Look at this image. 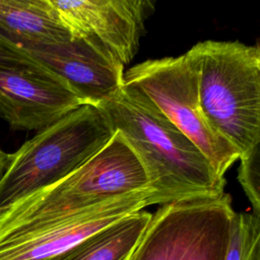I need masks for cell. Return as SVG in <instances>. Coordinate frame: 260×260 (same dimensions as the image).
I'll use <instances>...</instances> for the list:
<instances>
[{"label":"cell","mask_w":260,"mask_h":260,"mask_svg":"<svg viewBox=\"0 0 260 260\" xmlns=\"http://www.w3.org/2000/svg\"><path fill=\"white\" fill-rule=\"evenodd\" d=\"M153 205L146 188L76 213L34 224L0 226V260H50L122 217Z\"/></svg>","instance_id":"7"},{"label":"cell","mask_w":260,"mask_h":260,"mask_svg":"<svg viewBox=\"0 0 260 260\" xmlns=\"http://www.w3.org/2000/svg\"><path fill=\"white\" fill-rule=\"evenodd\" d=\"M98 107L139 160L153 205L224 193V177L140 89L124 84Z\"/></svg>","instance_id":"1"},{"label":"cell","mask_w":260,"mask_h":260,"mask_svg":"<svg viewBox=\"0 0 260 260\" xmlns=\"http://www.w3.org/2000/svg\"><path fill=\"white\" fill-rule=\"evenodd\" d=\"M106 113L82 105L10 153L0 177V211L74 173L113 138Z\"/></svg>","instance_id":"3"},{"label":"cell","mask_w":260,"mask_h":260,"mask_svg":"<svg viewBox=\"0 0 260 260\" xmlns=\"http://www.w3.org/2000/svg\"><path fill=\"white\" fill-rule=\"evenodd\" d=\"M146 188L139 160L120 133L115 132L110 142L74 173L0 211V226L61 218Z\"/></svg>","instance_id":"4"},{"label":"cell","mask_w":260,"mask_h":260,"mask_svg":"<svg viewBox=\"0 0 260 260\" xmlns=\"http://www.w3.org/2000/svg\"><path fill=\"white\" fill-rule=\"evenodd\" d=\"M86 103L57 74L29 57L0 63V117L12 130H41Z\"/></svg>","instance_id":"8"},{"label":"cell","mask_w":260,"mask_h":260,"mask_svg":"<svg viewBox=\"0 0 260 260\" xmlns=\"http://www.w3.org/2000/svg\"><path fill=\"white\" fill-rule=\"evenodd\" d=\"M73 36L91 39L123 66L138 52L149 0H50Z\"/></svg>","instance_id":"9"},{"label":"cell","mask_w":260,"mask_h":260,"mask_svg":"<svg viewBox=\"0 0 260 260\" xmlns=\"http://www.w3.org/2000/svg\"><path fill=\"white\" fill-rule=\"evenodd\" d=\"M224 260H260V216L235 211Z\"/></svg>","instance_id":"13"},{"label":"cell","mask_w":260,"mask_h":260,"mask_svg":"<svg viewBox=\"0 0 260 260\" xmlns=\"http://www.w3.org/2000/svg\"><path fill=\"white\" fill-rule=\"evenodd\" d=\"M198 77L202 111L240 153L260 144V47L239 41H203L186 52Z\"/></svg>","instance_id":"2"},{"label":"cell","mask_w":260,"mask_h":260,"mask_svg":"<svg viewBox=\"0 0 260 260\" xmlns=\"http://www.w3.org/2000/svg\"><path fill=\"white\" fill-rule=\"evenodd\" d=\"M150 217L144 209L130 213L50 260H128Z\"/></svg>","instance_id":"12"},{"label":"cell","mask_w":260,"mask_h":260,"mask_svg":"<svg viewBox=\"0 0 260 260\" xmlns=\"http://www.w3.org/2000/svg\"><path fill=\"white\" fill-rule=\"evenodd\" d=\"M234 213L226 193L159 205L128 260H224Z\"/></svg>","instance_id":"6"},{"label":"cell","mask_w":260,"mask_h":260,"mask_svg":"<svg viewBox=\"0 0 260 260\" xmlns=\"http://www.w3.org/2000/svg\"><path fill=\"white\" fill-rule=\"evenodd\" d=\"M9 158H10V153H7L0 148V177L3 175L4 171L6 170L9 164Z\"/></svg>","instance_id":"16"},{"label":"cell","mask_w":260,"mask_h":260,"mask_svg":"<svg viewBox=\"0 0 260 260\" xmlns=\"http://www.w3.org/2000/svg\"><path fill=\"white\" fill-rule=\"evenodd\" d=\"M30 56L21 48L7 42L0 37V63L22 62Z\"/></svg>","instance_id":"15"},{"label":"cell","mask_w":260,"mask_h":260,"mask_svg":"<svg viewBox=\"0 0 260 260\" xmlns=\"http://www.w3.org/2000/svg\"><path fill=\"white\" fill-rule=\"evenodd\" d=\"M259 148L240 159L238 180L252 204V213L260 216V162Z\"/></svg>","instance_id":"14"},{"label":"cell","mask_w":260,"mask_h":260,"mask_svg":"<svg viewBox=\"0 0 260 260\" xmlns=\"http://www.w3.org/2000/svg\"><path fill=\"white\" fill-rule=\"evenodd\" d=\"M0 37L26 48L68 42L72 34L50 0H0Z\"/></svg>","instance_id":"11"},{"label":"cell","mask_w":260,"mask_h":260,"mask_svg":"<svg viewBox=\"0 0 260 260\" xmlns=\"http://www.w3.org/2000/svg\"><path fill=\"white\" fill-rule=\"evenodd\" d=\"M21 49L61 77L86 104L98 107L124 85V66L91 39L73 36L68 42Z\"/></svg>","instance_id":"10"},{"label":"cell","mask_w":260,"mask_h":260,"mask_svg":"<svg viewBox=\"0 0 260 260\" xmlns=\"http://www.w3.org/2000/svg\"><path fill=\"white\" fill-rule=\"evenodd\" d=\"M124 84L148 96L201 150L220 177L240 158L238 149L206 119L199 100L197 71L187 53L138 63L124 73Z\"/></svg>","instance_id":"5"}]
</instances>
